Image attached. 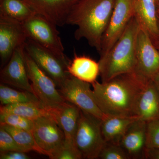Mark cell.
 Segmentation results:
<instances>
[{
    "instance_id": "cell-1",
    "label": "cell",
    "mask_w": 159,
    "mask_h": 159,
    "mask_svg": "<svg viewBox=\"0 0 159 159\" xmlns=\"http://www.w3.org/2000/svg\"><path fill=\"white\" fill-rule=\"evenodd\" d=\"M146 83L130 73L92 84L96 102L106 116L136 117L137 103Z\"/></svg>"
},
{
    "instance_id": "cell-2",
    "label": "cell",
    "mask_w": 159,
    "mask_h": 159,
    "mask_svg": "<svg viewBox=\"0 0 159 159\" xmlns=\"http://www.w3.org/2000/svg\"><path fill=\"white\" fill-rule=\"evenodd\" d=\"M116 0H79L73 6L66 25L76 26L74 37L84 39L99 53Z\"/></svg>"
},
{
    "instance_id": "cell-3",
    "label": "cell",
    "mask_w": 159,
    "mask_h": 159,
    "mask_svg": "<svg viewBox=\"0 0 159 159\" xmlns=\"http://www.w3.org/2000/svg\"><path fill=\"white\" fill-rule=\"evenodd\" d=\"M140 25L136 17L130 20L111 48L99 61L101 82L121 74L133 73L136 64L137 38Z\"/></svg>"
},
{
    "instance_id": "cell-4",
    "label": "cell",
    "mask_w": 159,
    "mask_h": 159,
    "mask_svg": "<svg viewBox=\"0 0 159 159\" xmlns=\"http://www.w3.org/2000/svg\"><path fill=\"white\" fill-rule=\"evenodd\" d=\"M102 120L81 111L75 134V145L82 159H98L106 142L101 131Z\"/></svg>"
},
{
    "instance_id": "cell-5",
    "label": "cell",
    "mask_w": 159,
    "mask_h": 159,
    "mask_svg": "<svg viewBox=\"0 0 159 159\" xmlns=\"http://www.w3.org/2000/svg\"><path fill=\"white\" fill-rule=\"evenodd\" d=\"M25 51L39 67L54 80L57 87L61 86L70 76L68 67L71 61L27 38Z\"/></svg>"
},
{
    "instance_id": "cell-6",
    "label": "cell",
    "mask_w": 159,
    "mask_h": 159,
    "mask_svg": "<svg viewBox=\"0 0 159 159\" xmlns=\"http://www.w3.org/2000/svg\"><path fill=\"white\" fill-rule=\"evenodd\" d=\"M25 62L33 93L43 105L50 108L58 109L67 102L54 80L40 68L26 51Z\"/></svg>"
},
{
    "instance_id": "cell-7",
    "label": "cell",
    "mask_w": 159,
    "mask_h": 159,
    "mask_svg": "<svg viewBox=\"0 0 159 159\" xmlns=\"http://www.w3.org/2000/svg\"><path fill=\"white\" fill-rule=\"evenodd\" d=\"M27 38L63 57H66L57 26L39 14L22 23Z\"/></svg>"
},
{
    "instance_id": "cell-8",
    "label": "cell",
    "mask_w": 159,
    "mask_h": 159,
    "mask_svg": "<svg viewBox=\"0 0 159 159\" xmlns=\"http://www.w3.org/2000/svg\"><path fill=\"white\" fill-rule=\"evenodd\" d=\"M159 72V50L150 34L140 27L137 38L136 64L133 73L142 81L152 80Z\"/></svg>"
},
{
    "instance_id": "cell-9",
    "label": "cell",
    "mask_w": 159,
    "mask_h": 159,
    "mask_svg": "<svg viewBox=\"0 0 159 159\" xmlns=\"http://www.w3.org/2000/svg\"><path fill=\"white\" fill-rule=\"evenodd\" d=\"M90 84L70 76L58 88L66 102L102 120L107 116L97 105Z\"/></svg>"
},
{
    "instance_id": "cell-10",
    "label": "cell",
    "mask_w": 159,
    "mask_h": 159,
    "mask_svg": "<svg viewBox=\"0 0 159 159\" xmlns=\"http://www.w3.org/2000/svg\"><path fill=\"white\" fill-rule=\"evenodd\" d=\"M134 15V0H116L110 20L102 36L100 57L111 48Z\"/></svg>"
},
{
    "instance_id": "cell-11",
    "label": "cell",
    "mask_w": 159,
    "mask_h": 159,
    "mask_svg": "<svg viewBox=\"0 0 159 159\" xmlns=\"http://www.w3.org/2000/svg\"><path fill=\"white\" fill-rule=\"evenodd\" d=\"M33 121L32 134L36 143L46 156L51 159L64 144L63 131L52 117H41Z\"/></svg>"
},
{
    "instance_id": "cell-12",
    "label": "cell",
    "mask_w": 159,
    "mask_h": 159,
    "mask_svg": "<svg viewBox=\"0 0 159 159\" xmlns=\"http://www.w3.org/2000/svg\"><path fill=\"white\" fill-rule=\"evenodd\" d=\"M24 44L15 50L8 62L1 69L0 80L3 84L33 93L26 68Z\"/></svg>"
},
{
    "instance_id": "cell-13",
    "label": "cell",
    "mask_w": 159,
    "mask_h": 159,
    "mask_svg": "<svg viewBox=\"0 0 159 159\" xmlns=\"http://www.w3.org/2000/svg\"><path fill=\"white\" fill-rule=\"evenodd\" d=\"M27 39L22 24L0 16V58L1 67L6 64L18 47Z\"/></svg>"
},
{
    "instance_id": "cell-14",
    "label": "cell",
    "mask_w": 159,
    "mask_h": 159,
    "mask_svg": "<svg viewBox=\"0 0 159 159\" xmlns=\"http://www.w3.org/2000/svg\"><path fill=\"white\" fill-rule=\"evenodd\" d=\"M39 14L58 27L66 25L73 6L79 0H22Z\"/></svg>"
},
{
    "instance_id": "cell-15",
    "label": "cell",
    "mask_w": 159,
    "mask_h": 159,
    "mask_svg": "<svg viewBox=\"0 0 159 159\" xmlns=\"http://www.w3.org/2000/svg\"><path fill=\"white\" fill-rule=\"evenodd\" d=\"M146 141V122L138 119L129 126L119 145L125 150L129 159H143Z\"/></svg>"
},
{
    "instance_id": "cell-16",
    "label": "cell",
    "mask_w": 159,
    "mask_h": 159,
    "mask_svg": "<svg viewBox=\"0 0 159 159\" xmlns=\"http://www.w3.org/2000/svg\"><path fill=\"white\" fill-rule=\"evenodd\" d=\"M156 0H134L135 16L140 27L150 34L152 40L159 34V17Z\"/></svg>"
},
{
    "instance_id": "cell-17",
    "label": "cell",
    "mask_w": 159,
    "mask_h": 159,
    "mask_svg": "<svg viewBox=\"0 0 159 159\" xmlns=\"http://www.w3.org/2000/svg\"><path fill=\"white\" fill-rule=\"evenodd\" d=\"M136 116L146 122L159 118V94L152 80L146 84L139 97Z\"/></svg>"
},
{
    "instance_id": "cell-18",
    "label": "cell",
    "mask_w": 159,
    "mask_h": 159,
    "mask_svg": "<svg viewBox=\"0 0 159 159\" xmlns=\"http://www.w3.org/2000/svg\"><path fill=\"white\" fill-rule=\"evenodd\" d=\"M80 112L77 106L67 102L59 108L57 121L64 134L66 145L76 146L74 139Z\"/></svg>"
},
{
    "instance_id": "cell-19",
    "label": "cell",
    "mask_w": 159,
    "mask_h": 159,
    "mask_svg": "<svg viewBox=\"0 0 159 159\" xmlns=\"http://www.w3.org/2000/svg\"><path fill=\"white\" fill-rule=\"evenodd\" d=\"M68 71L71 76L90 84L96 82L100 74L99 61L88 56L76 54L69 64Z\"/></svg>"
},
{
    "instance_id": "cell-20",
    "label": "cell",
    "mask_w": 159,
    "mask_h": 159,
    "mask_svg": "<svg viewBox=\"0 0 159 159\" xmlns=\"http://www.w3.org/2000/svg\"><path fill=\"white\" fill-rule=\"evenodd\" d=\"M136 117L107 116L101 122L102 137L106 143L119 144L126 129Z\"/></svg>"
},
{
    "instance_id": "cell-21",
    "label": "cell",
    "mask_w": 159,
    "mask_h": 159,
    "mask_svg": "<svg viewBox=\"0 0 159 159\" xmlns=\"http://www.w3.org/2000/svg\"><path fill=\"white\" fill-rule=\"evenodd\" d=\"M59 108H50L43 105L34 103H17L1 105L0 113L16 114L32 121L41 117H51L58 122L57 116Z\"/></svg>"
},
{
    "instance_id": "cell-22",
    "label": "cell",
    "mask_w": 159,
    "mask_h": 159,
    "mask_svg": "<svg viewBox=\"0 0 159 159\" xmlns=\"http://www.w3.org/2000/svg\"><path fill=\"white\" fill-rule=\"evenodd\" d=\"M35 14L22 0H0V16L22 23Z\"/></svg>"
},
{
    "instance_id": "cell-23",
    "label": "cell",
    "mask_w": 159,
    "mask_h": 159,
    "mask_svg": "<svg viewBox=\"0 0 159 159\" xmlns=\"http://www.w3.org/2000/svg\"><path fill=\"white\" fill-rule=\"evenodd\" d=\"M17 89L1 83L0 84L1 105L25 103L43 105L34 94L29 91Z\"/></svg>"
},
{
    "instance_id": "cell-24",
    "label": "cell",
    "mask_w": 159,
    "mask_h": 159,
    "mask_svg": "<svg viewBox=\"0 0 159 159\" xmlns=\"http://www.w3.org/2000/svg\"><path fill=\"white\" fill-rule=\"evenodd\" d=\"M1 127L5 129L12 136L16 142L25 152L35 151L40 154L46 155L43 151L36 143L31 133L25 129L15 128L7 125H1Z\"/></svg>"
},
{
    "instance_id": "cell-25",
    "label": "cell",
    "mask_w": 159,
    "mask_h": 159,
    "mask_svg": "<svg viewBox=\"0 0 159 159\" xmlns=\"http://www.w3.org/2000/svg\"><path fill=\"white\" fill-rule=\"evenodd\" d=\"M0 124L25 129L31 133L34 125L32 120L16 114L9 113H0Z\"/></svg>"
},
{
    "instance_id": "cell-26",
    "label": "cell",
    "mask_w": 159,
    "mask_h": 159,
    "mask_svg": "<svg viewBox=\"0 0 159 159\" xmlns=\"http://www.w3.org/2000/svg\"><path fill=\"white\" fill-rule=\"evenodd\" d=\"M98 159H130L127 154L119 144L106 143Z\"/></svg>"
},
{
    "instance_id": "cell-27",
    "label": "cell",
    "mask_w": 159,
    "mask_h": 159,
    "mask_svg": "<svg viewBox=\"0 0 159 159\" xmlns=\"http://www.w3.org/2000/svg\"><path fill=\"white\" fill-rule=\"evenodd\" d=\"M146 148H159V118L146 122Z\"/></svg>"
},
{
    "instance_id": "cell-28",
    "label": "cell",
    "mask_w": 159,
    "mask_h": 159,
    "mask_svg": "<svg viewBox=\"0 0 159 159\" xmlns=\"http://www.w3.org/2000/svg\"><path fill=\"white\" fill-rule=\"evenodd\" d=\"M6 151L25 152L18 145L12 136L5 129L0 126V152Z\"/></svg>"
},
{
    "instance_id": "cell-29",
    "label": "cell",
    "mask_w": 159,
    "mask_h": 159,
    "mask_svg": "<svg viewBox=\"0 0 159 159\" xmlns=\"http://www.w3.org/2000/svg\"><path fill=\"white\" fill-rule=\"evenodd\" d=\"M82 159V157L76 146L64 144L51 159Z\"/></svg>"
},
{
    "instance_id": "cell-30",
    "label": "cell",
    "mask_w": 159,
    "mask_h": 159,
    "mask_svg": "<svg viewBox=\"0 0 159 159\" xmlns=\"http://www.w3.org/2000/svg\"><path fill=\"white\" fill-rule=\"evenodd\" d=\"M27 152L20 151L0 152L1 159H29Z\"/></svg>"
},
{
    "instance_id": "cell-31",
    "label": "cell",
    "mask_w": 159,
    "mask_h": 159,
    "mask_svg": "<svg viewBox=\"0 0 159 159\" xmlns=\"http://www.w3.org/2000/svg\"><path fill=\"white\" fill-rule=\"evenodd\" d=\"M143 159H159V148H145Z\"/></svg>"
},
{
    "instance_id": "cell-32",
    "label": "cell",
    "mask_w": 159,
    "mask_h": 159,
    "mask_svg": "<svg viewBox=\"0 0 159 159\" xmlns=\"http://www.w3.org/2000/svg\"><path fill=\"white\" fill-rule=\"evenodd\" d=\"M159 94V72L152 80Z\"/></svg>"
},
{
    "instance_id": "cell-33",
    "label": "cell",
    "mask_w": 159,
    "mask_h": 159,
    "mask_svg": "<svg viewBox=\"0 0 159 159\" xmlns=\"http://www.w3.org/2000/svg\"><path fill=\"white\" fill-rule=\"evenodd\" d=\"M155 46L159 50V34L156 39L152 40Z\"/></svg>"
},
{
    "instance_id": "cell-34",
    "label": "cell",
    "mask_w": 159,
    "mask_h": 159,
    "mask_svg": "<svg viewBox=\"0 0 159 159\" xmlns=\"http://www.w3.org/2000/svg\"><path fill=\"white\" fill-rule=\"evenodd\" d=\"M157 3L158 7H159V0H156Z\"/></svg>"
},
{
    "instance_id": "cell-35",
    "label": "cell",
    "mask_w": 159,
    "mask_h": 159,
    "mask_svg": "<svg viewBox=\"0 0 159 159\" xmlns=\"http://www.w3.org/2000/svg\"><path fill=\"white\" fill-rule=\"evenodd\" d=\"M157 12L158 15V17H159V7H158Z\"/></svg>"
}]
</instances>
